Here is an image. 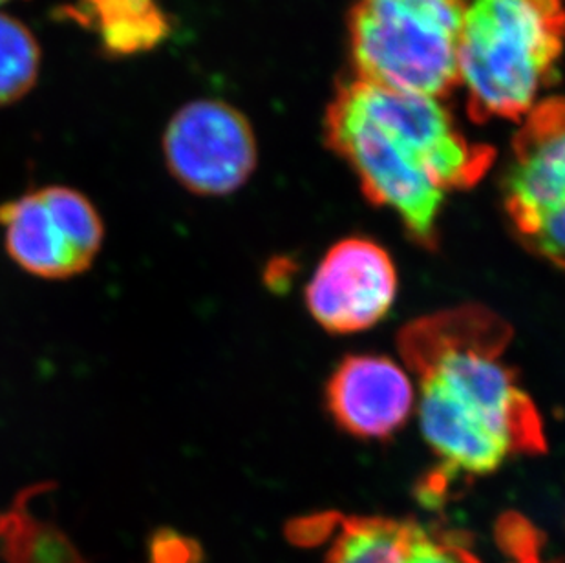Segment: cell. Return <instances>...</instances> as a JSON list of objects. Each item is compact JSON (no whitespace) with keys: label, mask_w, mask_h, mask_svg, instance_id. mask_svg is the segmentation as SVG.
Segmentation results:
<instances>
[{"label":"cell","mask_w":565,"mask_h":563,"mask_svg":"<svg viewBox=\"0 0 565 563\" xmlns=\"http://www.w3.org/2000/svg\"><path fill=\"white\" fill-rule=\"evenodd\" d=\"M511 326L483 306L428 315L397 339L422 384L423 436L439 467L458 478L497 472L514 454L547 450L544 425L502 357Z\"/></svg>","instance_id":"cell-1"},{"label":"cell","mask_w":565,"mask_h":563,"mask_svg":"<svg viewBox=\"0 0 565 563\" xmlns=\"http://www.w3.org/2000/svg\"><path fill=\"white\" fill-rule=\"evenodd\" d=\"M326 141L377 208L394 211L423 249L439 244L445 194L475 187L494 150L465 136L441 99L352 79L326 110Z\"/></svg>","instance_id":"cell-2"},{"label":"cell","mask_w":565,"mask_h":563,"mask_svg":"<svg viewBox=\"0 0 565 563\" xmlns=\"http://www.w3.org/2000/svg\"><path fill=\"white\" fill-rule=\"evenodd\" d=\"M565 50L564 0H472L459 41V85L476 121L525 119Z\"/></svg>","instance_id":"cell-3"},{"label":"cell","mask_w":565,"mask_h":563,"mask_svg":"<svg viewBox=\"0 0 565 563\" xmlns=\"http://www.w3.org/2000/svg\"><path fill=\"white\" fill-rule=\"evenodd\" d=\"M467 0H355L348 19L358 77L443 99L459 85Z\"/></svg>","instance_id":"cell-4"},{"label":"cell","mask_w":565,"mask_h":563,"mask_svg":"<svg viewBox=\"0 0 565 563\" xmlns=\"http://www.w3.org/2000/svg\"><path fill=\"white\" fill-rule=\"evenodd\" d=\"M503 205L522 244L565 273V97L540 102L523 119L503 176Z\"/></svg>","instance_id":"cell-5"},{"label":"cell","mask_w":565,"mask_h":563,"mask_svg":"<svg viewBox=\"0 0 565 563\" xmlns=\"http://www.w3.org/2000/svg\"><path fill=\"white\" fill-rule=\"evenodd\" d=\"M0 229L13 264L43 280L88 272L105 242L96 205L66 185L41 187L0 203Z\"/></svg>","instance_id":"cell-6"},{"label":"cell","mask_w":565,"mask_h":563,"mask_svg":"<svg viewBox=\"0 0 565 563\" xmlns=\"http://www.w3.org/2000/svg\"><path fill=\"white\" fill-rule=\"evenodd\" d=\"M167 170L194 196H230L258 163L255 130L238 108L213 97L178 108L161 134Z\"/></svg>","instance_id":"cell-7"},{"label":"cell","mask_w":565,"mask_h":563,"mask_svg":"<svg viewBox=\"0 0 565 563\" xmlns=\"http://www.w3.org/2000/svg\"><path fill=\"white\" fill-rule=\"evenodd\" d=\"M397 273L388 253L366 238L333 245L306 289V304L324 330L339 336L369 330L388 315Z\"/></svg>","instance_id":"cell-8"},{"label":"cell","mask_w":565,"mask_h":563,"mask_svg":"<svg viewBox=\"0 0 565 563\" xmlns=\"http://www.w3.org/2000/svg\"><path fill=\"white\" fill-rule=\"evenodd\" d=\"M326 404L348 434L388 439L411 417L414 390L405 370L388 357L350 355L331 375Z\"/></svg>","instance_id":"cell-9"},{"label":"cell","mask_w":565,"mask_h":563,"mask_svg":"<svg viewBox=\"0 0 565 563\" xmlns=\"http://www.w3.org/2000/svg\"><path fill=\"white\" fill-rule=\"evenodd\" d=\"M63 13L94 33L99 50L113 59L149 54L172 35V19L160 0H75Z\"/></svg>","instance_id":"cell-10"},{"label":"cell","mask_w":565,"mask_h":563,"mask_svg":"<svg viewBox=\"0 0 565 563\" xmlns=\"http://www.w3.org/2000/svg\"><path fill=\"white\" fill-rule=\"evenodd\" d=\"M41 484L17 495L0 514V548L8 563H86L70 538L32 510Z\"/></svg>","instance_id":"cell-11"},{"label":"cell","mask_w":565,"mask_h":563,"mask_svg":"<svg viewBox=\"0 0 565 563\" xmlns=\"http://www.w3.org/2000/svg\"><path fill=\"white\" fill-rule=\"evenodd\" d=\"M43 50L35 33L0 11V108L21 102L38 85Z\"/></svg>","instance_id":"cell-12"},{"label":"cell","mask_w":565,"mask_h":563,"mask_svg":"<svg viewBox=\"0 0 565 563\" xmlns=\"http://www.w3.org/2000/svg\"><path fill=\"white\" fill-rule=\"evenodd\" d=\"M405 563H480L450 532L436 531L417 523Z\"/></svg>","instance_id":"cell-13"},{"label":"cell","mask_w":565,"mask_h":563,"mask_svg":"<svg viewBox=\"0 0 565 563\" xmlns=\"http://www.w3.org/2000/svg\"><path fill=\"white\" fill-rule=\"evenodd\" d=\"M6 2H10V0H0V4H6Z\"/></svg>","instance_id":"cell-14"}]
</instances>
